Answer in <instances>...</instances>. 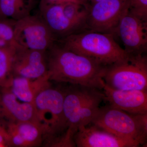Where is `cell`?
<instances>
[{"label": "cell", "instance_id": "4316f807", "mask_svg": "<svg viewBox=\"0 0 147 147\" xmlns=\"http://www.w3.org/2000/svg\"><path fill=\"white\" fill-rule=\"evenodd\" d=\"M0 147H3V146H2V145L1 144H0Z\"/></svg>", "mask_w": 147, "mask_h": 147}, {"label": "cell", "instance_id": "7402d4cb", "mask_svg": "<svg viewBox=\"0 0 147 147\" xmlns=\"http://www.w3.org/2000/svg\"><path fill=\"white\" fill-rule=\"evenodd\" d=\"M68 3H76L86 7L90 5L88 0H40L39 8L50 5L62 4Z\"/></svg>", "mask_w": 147, "mask_h": 147}, {"label": "cell", "instance_id": "ac0fdd59", "mask_svg": "<svg viewBox=\"0 0 147 147\" xmlns=\"http://www.w3.org/2000/svg\"><path fill=\"white\" fill-rule=\"evenodd\" d=\"M20 46L0 48V88H9L13 75L12 66Z\"/></svg>", "mask_w": 147, "mask_h": 147}, {"label": "cell", "instance_id": "8fae6325", "mask_svg": "<svg viewBox=\"0 0 147 147\" xmlns=\"http://www.w3.org/2000/svg\"><path fill=\"white\" fill-rule=\"evenodd\" d=\"M102 90L110 107L130 114L147 113V90L114 89L105 84Z\"/></svg>", "mask_w": 147, "mask_h": 147}, {"label": "cell", "instance_id": "4fadbf2b", "mask_svg": "<svg viewBox=\"0 0 147 147\" xmlns=\"http://www.w3.org/2000/svg\"><path fill=\"white\" fill-rule=\"evenodd\" d=\"M40 16L55 36L61 38L86 30L69 19L63 12L61 4L50 5L40 8Z\"/></svg>", "mask_w": 147, "mask_h": 147}, {"label": "cell", "instance_id": "603a6c76", "mask_svg": "<svg viewBox=\"0 0 147 147\" xmlns=\"http://www.w3.org/2000/svg\"><path fill=\"white\" fill-rule=\"evenodd\" d=\"M0 144L3 147L10 146L9 134L6 126L0 122Z\"/></svg>", "mask_w": 147, "mask_h": 147}, {"label": "cell", "instance_id": "3957f363", "mask_svg": "<svg viewBox=\"0 0 147 147\" xmlns=\"http://www.w3.org/2000/svg\"><path fill=\"white\" fill-rule=\"evenodd\" d=\"M91 123L140 146L147 143V113L130 114L107 105L99 108Z\"/></svg>", "mask_w": 147, "mask_h": 147}, {"label": "cell", "instance_id": "8992f818", "mask_svg": "<svg viewBox=\"0 0 147 147\" xmlns=\"http://www.w3.org/2000/svg\"><path fill=\"white\" fill-rule=\"evenodd\" d=\"M15 39L19 46L47 52L56 41V37L41 16L30 14L16 21Z\"/></svg>", "mask_w": 147, "mask_h": 147}, {"label": "cell", "instance_id": "6da1fadb", "mask_svg": "<svg viewBox=\"0 0 147 147\" xmlns=\"http://www.w3.org/2000/svg\"><path fill=\"white\" fill-rule=\"evenodd\" d=\"M47 54V73L50 81L103 89L106 66L56 43Z\"/></svg>", "mask_w": 147, "mask_h": 147}, {"label": "cell", "instance_id": "9a60e30c", "mask_svg": "<svg viewBox=\"0 0 147 147\" xmlns=\"http://www.w3.org/2000/svg\"><path fill=\"white\" fill-rule=\"evenodd\" d=\"M65 91L63 112L67 130L75 134L77 131V118L79 111L94 88L80 85Z\"/></svg>", "mask_w": 147, "mask_h": 147}, {"label": "cell", "instance_id": "52a82bcc", "mask_svg": "<svg viewBox=\"0 0 147 147\" xmlns=\"http://www.w3.org/2000/svg\"><path fill=\"white\" fill-rule=\"evenodd\" d=\"M130 0H103L90 4L87 30L114 35L121 19L128 11Z\"/></svg>", "mask_w": 147, "mask_h": 147}, {"label": "cell", "instance_id": "44dd1931", "mask_svg": "<svg viewBox=\"0 0 147 147\" xmlns=\"http://www.w3.org/2000/svg\"><path fill=\"white\" fill-rule=\"evenodd\" d=\"M128 11L138 18L147 21V0H130Z\"/></svg>", "mask_w": 147, "mask_h": 147}, {"label": "cell", "instance_id": "d4e9b609", "mask_svg": "<svg viewBox=\"0 0 147 147\" xmlns=\"http://www.w3.org/2000/svg\"><path fill=\"white\" fill-rule=\"evenodd\" d=\"M34 1V0H28V4L29 6L30 7H31V5L32 4L33 2Z\"/></svg>", "mask_w": 147, "mask_h": 147}, {"label": "cell", "instance_id": "cb8c5ba5", "mask_svg": "<svg viewBox=\"0 0 147 147\" xmlns=\"http://www.w3.org/2000/svg\"><path fill=\"white\" fill-rule=\"evenodd\" d=\"M103 0H88L89 2L91 3V4L94 3L98 2L101 1Z\"/></svg>", "mask_w": 147, "mask_h": 147}, {"label": "cell", "instance_id": "5b68a950", "mask_svg": "<svg viewBox=\"0 0 147 147\" xmlns=\"http://www.w3.org/2000/svg\"><path fill=\"white\" fill-rule=\"evenodd\" d=\"M105 84L114 89L147 90V57L129 55L123 60L107 67Z\"/></svg>", "mask_w": 147, "mask_h": 147}, {"label": "cell", "instance_id": "7a4b0ae2", "mask_svg": "<svg viewBox=\"0 0 147 147\" xmlns=\"http://www.w3.org/2000/svg\"><path fill=\"white\" fill-rule=\"evenodd\" d=\"M60 42L65 49L106 66L123 60L129 55L110 34L84 30L63 38Z\"/></svg>", "mask_w": 147, "mask_h": 147}, {"label": "cell", "instance_id": "277c9868", "mask_svg": "<svg viewBox=\"0 0 147 147\" xmlns=\"http://www.w3.org/2000/svg\"><path fill=\"white\" fill-rule=\"evenodd\" d=\"M65 91L51 87L35 99L37 121L42 127L48 144L55 142L67 130L63 112Z\"/></svg>", "mask_w": 147, "mask_h": 147}, {"label": "cell", "instance_id": "9c48e42d", "mask_svg": "<svg viewBox=\"0 0 147 147\" xmlns=\"http://www.w3.org/2000/svg\"><path fill=\"white\" fill-rule=\"evenodd\" d=\"M78 147H137L136 142L118 137L93 124L79 127L74 137Z\"/></svg>", "mask_w": 147, "mask_h": 147}, {"label": "cell", "instance_id": "7c38bea8", "mask_svg": "<svg viewBox=\"0 0 147 147\" xmlns=\"http://www.w3.org/2000/svg\"><path fill=\"white\" fill-rule=\"evenodd\" d=\"M0 117L9 122L31 121L38 123L34 103L21 102L8 88H1Z\"/></svg>", "mask_w": 147, "mask_h": 147}, {"label": "cell", "instance_id": "5bb4252c", "mask_svg": "<svg viewBox=\"0 0 147 147\" xmlns=\"http://www.w3.org/2000/svg\"><path fill=\"white\" fill-rule=\"evenodd\" d=\"M10 146H38L42 143L44 134L38 123L31 121L9 122L6 126Z\"/></svg>", "mask_w": 147, "mask_h": 147}, {"label": "cell", "instance_id": "d6986e66", "mask_svg": "<svg viewBox=\"0 0 147 147\" xmlns=\"http://www.w3.org/2000/svg\"><path fill=\"white\" fill-rule=\"evenodd\" d=\"M63 12L71 21L80 24L87 30L86 21L89 13V6L68 3L62 4Z\"/></svg>", "mask_w": 147, "mask_h": 147}, {"label": "cell", "instance_id": "2e32d148", "mask_svg": "<svg viewBox=\"0 0 147 147\" xmlns=\"http://www.w3.org/2000/svg\"><path fill=\"white\" fill-rule=\"evenodd\" d=\"M50 82L47 72L35 79L13 76L8 88L21 101L34 103L41 92L50 87Z\"/></svg>", "mask_w": 147, "mask_h": 147}, {"label": "cell", "instance_id": "30bf717a", "mask_svg": "<svg viewBox=\"0 0 147 147\" xmlns=\"http://www.w3.org/2000/svg\"><path fill=\"white\" fill-rule=\"evenodd\" d=\"M47 52L18 47L13 60L12 75L35 79L45 75L48 69Z\"/></svg>", "mask_w": 147, "mask_h": 147}, {"label": "cell", "instance_id": "ffe728a7", "mask_svg": "<svg viewBox=\"0 0 147 147\" xmlns=\"http://www.w3.org/2000/svg\"><path fill=\"white\" fill-rule=\"evenodd\" d=\"M16 21L9 18L0 19V48L19 46L14 33Z\"/></svg>", "mask_w": 147, "mask_h": 147}, {"label": "cell", "instance_id": "484cf974", "mask_svg": "<svg viewBox=\"0 0 147 147\" xmlns=\"http://www.w3.org/2000/svg\"><path fill=\"white\" fill-rule=\"evenodd\" d=\"M1 101V89H0V103Z\"/></svg>", "mask_w": 147, "mask_h": 147}, {"label": "cell", "instance_id": "ba28073f", "mask_svg": "<svg viewBox=\"0 0 147 147\" xmlns=\"http://www.w3.org/2000/svg\"><path fill=\"white\" fill-rule=\"evenodd\" d=\"M119 37L129 55H144L147 50V21L128 11L121 19L115 36Z\"/></svg>", "mask_w": 147, "mask_h": 147}, {"label": "cell", "instance_id": "e0dca14e", "mask_svg": "<svg viewBox=\"0 0 147 147\" xmlns=\"http://www.w3.org/2000/svg\"><path fill=\"white\" fill-rule=\"evenodd\" d=\"M30 8L24 0H0V19L18 21L30 14Z\"/></svg>", "mask_w": 147, "mask_h": 147}]
</instances>
